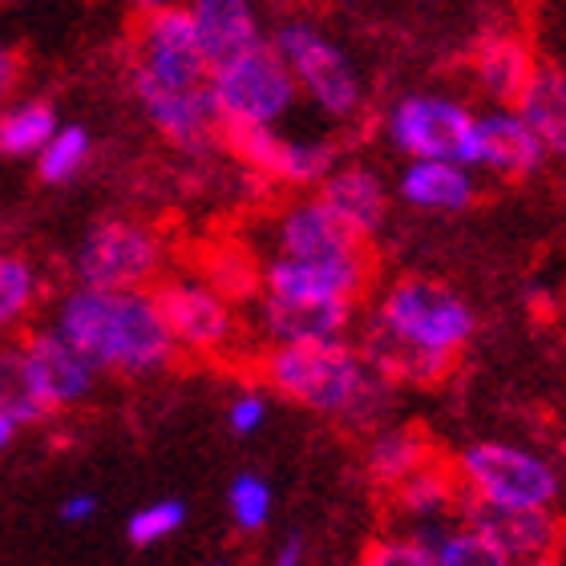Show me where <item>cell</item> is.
<instances>
[{
  "instance_id": "obj_11",
  "label": "cell",
  "mask_w": 566,
  "mask_h": 566,
  "mask_svg": "<svg viewBox=\"0 0 566 566\" xmlns=\"http://www.w3.org/2000/svg\"><path fill=\"white\" fill-rule=\"evenodd\" d=\"M219 142L235 154L239 163L275 178L283 187H316L319 178L336 166L332 142L319 138H292L280 126H239L219 130Z\"/></svg>"
},
{
  "instance_id": "obj_27",
  "label": "cell",
  "mask_w": 566,
  "mask_h": 566,
  "mask_svg": "<svg viewBox=\"0 0 566 566\" xmlns=\"http://www.w3.org/2000/svg\"><path fill=\"white\" fill-rule=\"evenodd\" d=\"M90 154H94V138H90L85 126H77V122L57 126L49 134L45 146L36 150V178L49 182V187H65L85 170Z\"/></svg>"
},
{
  "instance_id": "obj_40",
  "label": "cell",
  "mask_w": 566,
  "mask_h": 566,
  "mask_svg": "<svg viewBox=\"0 0 566 566\" xmlns=\"http://www.w3.org/2000/svg\"><path fill=\"white\" fill-rule=\"evenodd\" d=\"M207 566H231V563H223V558H219V563H207Z\"/></svg>"
},
{
  "instance_id": "obj_31",
  "label": "cell",
  "mask_w": 566,
  "mask_h": 566,
  "mask_svg": "<svg viewBox=\"0 0 566 566\" xmlns=\"http://www.w3.org/2000/svg\"><path fill=\"white\" fill-rule=\"evenodd\" d=\"M182 522H187V506H182L178 497H163V502L142 506L138 514L126 522V538H130L134 546H154L182 531Z\"/></svg>"
},
{
  "instance_id": "obj_39",
  "label": "cell",
  "mask_w": 566,
  "mask_h": 566,
  "mask_svg": "<svg viewBox=\"0 0 566 566\" xmlns=\"http://www.w3.org/2000/svg\"><path fill=\"white\" fill-rule=\"evenodd\" d=\"M510 566H555V563H510Z\"/></svg>"
},
{
  "instance_id": "obj_38",
  "label": "cell",
  "mask_w": 566,
  "mask_h": 566,
  "mask_svg": "<svg viewBox=\"0 0 566 566\" xmlns=\"http://www.w3.org/2000/svg\"><path fill=\"white\" fill-rule=\"evenodd\" d=\"M134 9L146 12V9H163V4H175V0H130Z\"/></svg>"
},
{
  "instance_id": "obj_36",
  "label": "cell",
  "mask_w": 566,
  "mask_h": 566,
  "mask_svg": "<svg viewBox=\"0 0 566 566\" xmlns=\"http://www.w3.org/2000/svg\"><path fill=\"white\" fill-rule=\"evenodd\" d=\"M307 558V546L300 534H287L280 546H275V555H272V566H304Z\"/></svg>"
},
{
  "instance_id": "obj_24",
  "label": "cell",
  "mask_w": 566,
  "mask_h": 566,
  "mask_svg": "<svg viewBox=\"0 0 566 566\" xmlns=\"http://www.w3.org/2000/svg\"><path fill=\"white\" fill-rule=\"evenodd\" d=\"M514 109L531 122L546 158H566V73L558 65H534Z\"/></svg>"
},
{
  "instance_id": "obj_6",
  "label": "cell",
  "mask_w": 566,
  "mask_h": 566,
  "mask_svg": "<svg viewBox=\"0 0 566 566\" xmlns=\"http://www.w3.org/2000/svg\"><path fill=\"white\" fill-rule=\"evenodd\" d=\"M211 102L219 114V130L239 126H283L292 118L300 90L292 70L272 49V41L239 53L211 70Z\"/></svg>"
},
{
  "instance_id": "obj_37",
  "label": "cell",
  "mask_w": 566,
  "mask_h": 566,
  "mask_svg": "<svg viewBox=\"0 0 566 566\" xmlns=\"http://www.w3.org/2000/svg\"><path fill=\"white\" fill-rule=\"evenodd\" d=\"M21 429H24V424L17 421V417L0 409V453H4V449H12V441H17V433H21Z\"/></svg>"
},
{
  "instance_id": "obj_28",
  "label": "cell",
  "mask_w": 566,
  "mask_h": 566,
  "mask_svg": "<svg viewBox=\"0 0 566 566\" xmlns=\"http://www.w3.org/2000/svg\"><path fill=\"white\" fill-rule=\"evenodd\" d=\"M0 409L12 413L21 424H36L45 421V417H53L45 409V401L36 397L33 380H29L21 344H4L0 348Z\"/></svg>"
},
{
  "instance_id": "obj_30",
  "label": "cell",
  "mask_w": 566,
  "mask_h": 566,
  "mask_svg": "<svg viewBox=\"0 0 566 566\" xmlns=\"http://www.w3.org/2000/svg\"><path fill=\"white\" fill-rule=\"evenodd\" d=\"M272 506H275V494L260 473H239L235 482H231V490H227L231 522L243 534H260L268 526V518H272Z\"/></svg>"
},
{
  "instance_id": "obj_16",
  "label": "cell",
  "mask_w": 566,
  "mask_h": 566,
  "mask_svg": "<svg viewBox=\"0 0 566 566\" xmlns=\"http://www.w3.org/2000/svg\"><path fill=\"white\" fill-rule=\"evenodd\" d=\"M543 163V142L514 106H494L478 114V122H473V170L482 166L490 175L526 178Z\"/></svg>"
},
{
  "instance_id": "obj_4",
  "label": "cell",
  "mask_w": 566,
  "mask_h": 566,
  "mask_svg": "<svg viewBox=\"0 0 566 566\" xmlns=\"http://www.w3.org/2000/svg\"><path fill=\"white\" fill-rule=\"evenodd\" d=\"M263 380L283 401L307 413L340 421L344 429H377L392 409V385L368 365V356L344 340L316 344H272L263 356Z\"/></svg>"
},
{
  "instance_id": "obj_1",
  "label": "cell",
  "mask_w": 566,
  "mask_h": 566,
  "mask_svg": "<svg viewBox=\"0 0 566 566\" xmlns=\"http://www.w3.org/2000/svg\"><path fill=\"white\" fill-rule=\"evenodd\" d=\"M130 85L142 114L175 150L202 154L219 142L211 102V61L202 53L187 4L146 9L134 29Z\"/></svg>"
},
{
  "instance_id": "obj_35",
  "label": "cell",
  "mask_w": 566,
  "mask_h": 566,
  "mask_svg": "<svg viewBox=\"0 0 566 566\" xmlns=\"http://www.w3.org/2000/svg\"><path fill=\"white\" fill-rule=\"evenodd\" d=\"M97 514V497L94 494H73L61 502V518L73 522V526H82V522H90Z\"/></svg>"
},
{
  "instance_id": "obj_12",
  "label": "cell",
  "mask_w": 566,
  "mask_h": 566,
  "mask_svg": "<svg viewBox=\"0 0 566 566\" xmlns=\"http://www.w3.org/2000/svg\"><path fill=\"white\" fill-rule=\"evenodd\" d=\"M458 514L485 543H494L510 563H555L558 546H563V522L555 518V510L490 506V502L461 494Z\"/></svg>"
},
{
  "instance_id": "obj_10",
  "label": "cell",
  "mask_w": 566,
  "mask_h": 566,
  "mask_svg": "<svg viewBox=\"0 0 566 566\" xmlns=\"http://www.w3.org/2000/svg\"><path fill=\"white\" fill-rule=\"evenodd\" d=\"M154 304L175 336L178 353L214 356L235 340V307L207 280H163L154 287Z\"/></svg>"
},
{
  "instance_id": "obj_32",
  "label": "cell",
  "mask_w": 566,
  "mask_h": 566,
  "mask_svg": "<svg viewBox=\"0 0 566 566\" xmlns=\"http://www.w3.org/2000/svg\"><path fill=\"white\" fill-rule=\"evenodd\" d=\"M356 566H437V558L413 534H385L368 546Z\"/></svg>"
},
{
  "instance_id": "obj_7",
  "label": "cell",
  "mask_w": 566,
  "mask_h": 566,
  "mask_svg": "<svg viewBox=\"0 0 566 566\" xmlns=\"http://www.w3.org/2000/svg\"><path fill=\"white\" fill-rule=\"evenodd\" d=\"M453 473L465 497L490 506H543L555 510L563 478L543 453L510 441H473L453 458Z\"/></svg>"
},
{
  "instance_id": "obj_33",
  "label": "cell",
  "mask_w": 566,
  "mask_h": 566,
  "mask_svg": "<svg viewBox=\"0 0 566 566\" xmlns=\"http://www.w3.org/2000/svg\"><path fill=\"white\" fill-rule=\"evenodd\" d=\"M227 424H231L235 437L260 433L263 424H268V397L260 389H243L235 401L227 405Z\"/></svg>"
},
{
  "instance_id": "obj_3",
  "label": "cell",
  "mask_w": 566,
  "mask_h": 566,
  "mask_svg": "<svg viewBox=\"0 0 566 566\" xmlns=\"http://www.w3.org/2000/svg\"><path fill=\"white\" fill-rule=\"evenodd\" d=\"M53 328L97 368L118 377H150L175 365L178 344L154 304L150 287H90L77 283L57 304Z\"/></svg>"
},
{
  "instance_id": "obj_25",
  "label": "cell",
  "mask_w": 566,
  "mask_h": 566,
  "mask_svg": "<svg viewBox=\"0 0 566 566\" xmlns=\"http://www.w3.org/2000/svg\"><path fill=\"white\" fill-rule=\"evenodd\" d=\"M413 538H421L433 551L437 566H510V558L494 543H485L461 514L437 522V526H424V531H413Z\"/></svg>"
},
{
  "instance_id": "obj_18",
  "label": "cell",
  "mask_w": 566,
  "mask_h": 566,
  "mask_svg": "<svg viewBox=\"0 0 566 566\" xmlns=\"http://www.w3.org/2000/svg\"><path fill=\"white\" fill-rule=\"evenodd\" d=\"M272 239L275 255H292V260H332V255H353V251L368 248L365 239H356L316 195L280 211Z\"/></svg>"
},
{
  "instance_id": "obj_29",
  "label": "cell",
  "mask_w": 566,
  "mask_h": 566,
  "mask_svg": "<svg viewBox=\"0 0 566 566\" xmlns=\"http://www.w3.org/2000/svg\"><path fill=\"white\" fill-rule=\"evenodd\" d=\"M36 295H41V280L33 263L24 255L0 251V328L21 324L36 307Z\"/></svg>"
},
{
  "instance_id": "obj_34",
  "label": "cell",
  "mask_w": 566,
  "mask_h": 566,
  "mask_svg": "<svg viewBox=\"0 0 566 566\" xmlns=\"http://www.w3.org/2000/svg\"><path fill=\"white\" fill-rule=\"evenodd\" d=\"M21 77H24L21 53L0 41V109H4L12 97H17V90H21Z\"/></svg>"
},
{
  "instance_id": "obj_15",
  "label": "cell",
  "mask_w": 566,
  "mask_h": 566,
  "mask_svg": "<svg viewBox=\"0 0 566 566\" xmlns=\"http://www.w3.org/2000/svg\"><path fill=\"white\" fill-rule=\"evenodd\" d=\"M316 199L365 243H373L389 223V182L365 163H336L316 182Z\"/></svg>"
},
{
  "instance_id": "obj_17",
  "label": "cell",
  "mask_w": 566,
  "mask_h": 566,
  "mask_svg": "<svg viewBox=\"0 0 566 566\" xmlns=\"http://www.w3.org/2000/svg\"><path fill=\"white\" fill-rule=\"evenodd\" d=\"M356 319V304L344 300H295V295L263 292L260 332L268 344H316L344 340Z\"/></svg>"
},
{
  "instance_id": "obj_41",
  "label": "cell",
  "mask_w": 566,
  "mask_h": 566,
  "mask_svg": "<svg viewBox=\"0 0 566 566\" xmlns=\"http://www.w3.org/2000/svg\"><path fill=\"white\" fill-rule=\"evenodd\" d=\"M9 4H21V0H9Z\"/></svg>"
},
{
  "instance_id": "obj_13",
  "label": "cell",
  "mask_w": 566,
  "mask_h": 566,
  "mask_svg": "<svg viewBox=\"0 0 566 566\" xmlns=\"http://www.w3.org/2000/svg\"><path fill=\"white\" fill-rule=\"evenodd\" d=\"M373 283V255L353 251V255H332V260H292V255H272L263 268V292L295 295V300H344L356 304Z\"/></svg>"
},
{
  "instance_id": "obj_26",
  "label": "cell",
  "mask_w": 566,
  "mask_h": 566,
  "mask_svg": "<svg viewBox=\"0 0 566 566\" xmlns=\"http://www.w3.org/2000/svg\"><path fill=\"white\" fill-rule=\"evenodd\" d=\"M57 109L45 97H12L9 106L0 109V154L9 158H36V150L49 142V134L57 130Z\"/></svg>"
},
{
  "instance_id": "obj_14",
  "label": "cell",
  "mask_w": 566,
  "mask_h": 566,
  "mask_svg": "<svg viewBox=\"0 0 566 566\" xmlns=\"http://www.w3.org/2000/svg\"><path fill=\"white\" fill-rule=\"evenodd\" d=\"M24 368L33 380L36 397L45 401L49 413L82 405L97 385V368L73 348L57 328H36L21 340Z\"/></svg>"
},
{
  "instance_id": "obj_20",
  "label": "cell",
  "mask_w": 566,
  "mask_h": 566,
  "mask_svg": "<svg viewBox=\"0 0 566 566\" xmlns=\"http://www.w3.org/2000/svg\"><path fill=\"white\" fill-rule=\"evenodd\" d=\"M187 12L211 70L268 41L260 9L251 0H190Z\"/></svg>"
},
{
  "instance_id": "obj_8",
  "label": "cell",
  "mask_w": 566,
  "mask_h": 566,
  "mask_svg": "<svg viewBox=\"0 0 566 566\" xmlns=\"http://www.w3.org/2000/svg\"><path fill=\"white\" fill-rule=\"evenodd\" d=\"M473 114L461 97L417 90L397 97L385 114V138L405 158H453L473 166Z\"/></svg>"
},
{
  "instance_id": "obj_9",
  "label": "cell",
  "mask_w": 566,
  "mask_h": 566,
  "mask_svg": "<svg viewBox=\"0 0 566 566\" xmlns=\"http://www.w3.org/2000/svg\"><path fill=\"white\" fill-rule=\"evenodd\" d=\"M163 239L138 219H102L85 231L73 255V272L77 283L90 287H150L163 275Z\"/></svg>"
},
{
  "instance_id": "obj_21",
  "label": "cell",
  "mask_w": 566,
  "mask_h": 566,
  "mask_svg": "<svg viewBox=\"0 0 566 566\" xmlns=\"http://www.w3.org/2000/svg\"><path fill=\"white\" fill-rule=\"evenodd\" d=\"M389 494H392V506H397V518H405V534L437 526V522H446V518H458V510H461L458 473L441 458H437L433 465L417 470L413 478H405Z\"/></svg>"
},
{
  "instance_id": "obj_22",
  "label": "cell",
  "mask_w": 566,
  "mask_h": 566,
  "mask_svg": "<svg viewBox=\"0 0 566 566\" xmlns=\"http://www.w3.org/2000/svg\"><path fill=\"white\" fill-rule=\"evenodd\" d=\"M441 458L433 437L417 429V424H389V429H373V441L365 449V473L380 490H397L405 478L417 470L433 465Z\"/></svg>"
},
{
  "instance_id": "obj_5",
  "label": "cell",
  "mask_w": 566,
  "mask_h": 566,
  "mask_svg": "<svg viewBox=\"0 0 566 566\" xmlns=\"http://www.w3.org/2000/svg\"><path fill=\"white\" fill-rule=\"evenodd\" d=\"M268 41L292 70L300 97H307L316 114L332 122H353L365 109V77L356 70V61L319 24L283 21Z\"/></svg>"
},
{
  "instance_id": "obj_2",
  "label": "cell",
  "mask_w": 566,
  "mask_h": 566,
  "mask_svg": "<svg viewBox=\"0 0 566 566\" xmlns=\"http://www.w3.org/2000/svg\"><path fill=\"white\" fill-rule=\"evenodd\" d=\"M473 336L478 312L465 295L441 280L405 275L385 287L356 348L392 385H437L449 377Z\"/></svg>"
},
{
  "instance_id": "obj_19",
  "label": "cell",
  "mask_w": 566,
  "mask_h": 566,
  "mask_svg": "<svg viewBox=\"0 0 566 566\" xmlns=\"http://www.w3.org/2000/svg\"><path fill=\"white\" fill-rule=\"evenodd\" d=\"M397 195L405 207L424 214H461L478 202V178L473 166L453 158H405L397 175Z\"/></svg>"
},
{
  "instance_id": "obj_23",
  "label": "cell",
  "mask_w": 566,
  "mask_h": 566,
  "mask_svg": "<svg viewBox=\"0 0 566 566\" xmlns=\"http://www.w3.org/2000/svg\"><path fill=\"white\" fill-rule=\"evenodd\" d=\"M531 70H534L531 49L510 33L482 36L478 49H473V85H478V94L490 106H514L526 77H531Z\"/></svg>"
}]
</instances>
